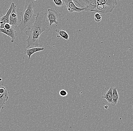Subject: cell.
<instances>
[{
    "label": "cell",
    "instance_id": "cell-18",
    "mask_svg": "<svg viewBox=\"0 0 133 131\" xmlns=\"http://www.w3.org/2000/svg\"><path fill=\"white\" fill-rule=\"evenodd\" d=\"M11 26L10 24H6L5 25L4 29L6 30H9L11 28Z\"/></svg>",
    "mask_w": 133,
    "mask_h": 131
},
{
    "label": "cell",
    "instance_id": "cell-5",
    "mask_svg": "<svg viewBox=\"0 0 133 131\" xmlns=\"http://www.w3.org/2000/svg\"><path fill=\"white\" fill-rule=\"evenodd\" d=\"M61 15L58 11L55 9H49L47 10V17L50 26L54 24H58V20Z\"/></svg>",
    "mask_w": 133,
    "mask_h": 131
},
{
    "label": "cell",
    "instance_id": "cell-3",
    "mask_svg": "<svg viewBox=\"0 0 133 131\" xmlns=\"http://www.w3.org/2000/svg\"><path fill=\"white\" fill-rule=\"evenodd\" d=\"M118 2L116 0L97 1V5L95 12L97 13H110L113 11Z\"/></svg>",
    "mask_w": 133,
    "mask_h": 131
},
{
    "label": "cell",
    "instance_id": "cell-14",
    "mask_svg": "<svg viewBox=\"0 0 133 131\" xmlns=\"http://www.w3.org/2000/svg\"><path fill=\"white\" fill-rule=\"evenodd\" d=\"M94 19L96 22H100L102 19V15H101L99 13H96L95 15Z\"/></svg>",
    "mask_w": 133,
    "mask_h": 131
},
{
    "label": "cell",
    "instance_id": "cell-7",
    "mask_svg": "<svg viewBox=\"0 0 133 131\" xmlns=\"http://www.w3.org/2000/svg\"><path fill=\"white\" fill-rule=\"evenodd\" d=\"M64 5L66 6L69 13H71L74 12H80L83 11H85V9H81L78 7L74 3V1L72 0H64L63 1Z\"/></svg>",
    "mask_w": 133,
    "mask_h": 131
},
{
    "label": "cell",
    "instance_id": "cell-4",
    "mask_svg": "<svg viewBox=\"0 0 133 131\" xmlns=\"http://www.w3.org/2000/svg\"><path fill=\"white\" fill-rule=\"evenodd\" d=\"M81 9H85V11L95 12L96 5V0H86V1H74Z\"/></svg>",
    "mask_w": 133,
    "mask_h": 131
},
{
    "label": "cell",
    "instance_id": "cell-13",
    "mask_svg": "<svg viewBox=\"0 0 133 131\" xmlns=\"http://www.w3.org/2000/svg\"><path fill=\"white\" fill-rule=\"evenodd\" d=\"M56 33L59 36L66 40H68L69 38V35L64 29H57L55 30Z\"/></svg>",
    "mask_w": 133,
    "mask_h": 131
},
{
    "label": "cell",
    "instance_id": "cell-15",
    "mask_svg": "<svg viewBox=\"0 0 133 131\" xmlns=\"http://www.w3.org/2000/svg\"><path fill=\"white\" fill-rule=\"evenodd\" d=\"M55 4L58 6H61L64 5V2L61 0H53Z\"/></svg>",
    "mask_w": 133,
    "mask_h": 131
},
{
    "label": "cell",
    "instance_id": "cell-1",
    "mask_svg": "<svg viewBox=\"0 0 133 131\" xmlns=\"http://www.w3.org/2000/svg\"><path fill=\"white\" fill-rule=\"evenodd\" d=\"M35 22L30 30L25 32L28 36L26 40L27 46L26 48L37 47L39 46L38 40L41 35L44 31L50 30L49 22L47 17V13L44 12L37 13Z\"/></svg>",
    "mask_w": 133,
    "mask_h": 131
},
{
    "label": "cell",
    "instance_id": "cell-8",
    "mask_svg": "<svg viewBox=\"0 0 133 131\" xmlns=\"http://www.w3.org/2000/svg\"><path fill=\"white\" fill-rule=\"evenodd\" d=\"M9 24L11 26H13L15 28H18V21L16 6L15 4L13 6L12 12L10 15Z\"/></svg>",
    "mask_w": 133,
    "mask_h": 131
},
{
    "label": "cell",
    "instance_id": "cell-10",
    "mask_svg": "<svg viewBox=\"0 0 133 131\" xmlns=\"http://www.w3.org/2000/svg\"><path fill=\"white\" fill-rule=\"evenodd\" d=\"M44 50V47H33L30 48H26L24 50V53L25 55L29 57V59L30 58L31 56L33 54L37 52L42 51Z\"/></svg>",
    "mask_w": 133,
    "mask_h": 131
},
{
    "label": "cell",
    "instance_id": "cell-21",
    "mask_svg": "<svg viewBox=\"0 0 133 131\" xmlns=\"http://www.w3.org/2000/svg\"><path fill=\"white\" fill-rule=\"evenodd\" d=\"M0 25H1V24H0Z\"/></svg>",
    "mask_w": 133,
    "mask_h": 131
},
{
    "label": "cell",
    "instance_id": "cell-20",
    "mask_svg": "<svg viewBox=\"0 0 133 131\" xmlns=\"http://www.w3.org/2000/svg\"><path fill=\"white\" fill-rule=\"evenodd\" d=\"M132 107H133V106H132Z\"/></svg>",
    "mask_w": 133,
    "mask_h": 131
},
{
    "label": "cell",
    "instance_id": "cell-9",
    "mask_svg": "<svg viewBox=\"0 0 133 131\" xmlns=\"http://www.w3.org/2000/svg\"><path fill=\"white\" fill-rule=\"evenodd\" d=\"M15 29V27L12 26L11 28L9 30L0 29V32L6 35L7 36L11 38V42L13 43L17 36V33Z\"/></svg>",
    "mask_w": 133,
    "mask_h": 131
},
{
    "label": "cell",
    "instance_id": "cell-2",
    "mask_svg": "<svg viewBox=\"0 0 133 131\" xmlns=\"http://www.w3.org/2000/svg\"><path fill=\"white\" fill-rule=\"evenodd\" d=\"M35 7V3L33 0L26 1L24 10L19 13L21 20L17 29L21 31L26 27H28V30H30L35 22L37 15L34 13L33 9Z\"/></svg>",
    "mask_w": 133,
    "mask_h": 131
},
{
    "label": "cell",
    "instance_id": "cell-19",
    "mask_svg": "<svg viewBox=\"0 0 133 131\" xmlns=\"http://www.w3.org/2000/svg\"><path fill=\"white\" fill-rule=\"evenodd\" d=\"M104 107V108H105V109H108V108H109V107H108V105H107V106H105Z\"/></svg>",
    "mask_w": 133,
    "mask_h": 131
},
{
    "label": "cell",
    "instance_id": "cell-11",
    "mask_svg": "<svg viewBox=\"0 0 133 131\" xmlns=\"http://www.w3.org/2000/svg\"><path fill=\"white\" fill-rule=\"evenodd\" d=\"M114 87H111L107 92L104 93L103 95L101 96V98L105 99L109 103L112 104L113 103V98H112V92H113Z\"/></svg>",
    "mask_w": 133,
    "mask_h": 131
},
{
    "label": "cell",
    "instance_id": "cell-16",
    "mask_svg": "<svg viewBox=\"0 0 133 131\" xmlns=\"http://www.w3.org/2000/svg\"><path fill=\"white\" fill-rule=\"evenodd\" d=\"M59 94L61 96L63 97L66 96L68 94V93L66 92V90H65V89L61 90L59 92Z\"/></svg>",
    "mask_w": 133,
    "mask_h": 131
},
{
    "label": "cell",
    "instance_id": "cell-17",
    "mask_svg": "<svg viewBox=\"0 0 133 131\" xmlns=\"http://www.w3.org/2000/svg\"><path fill=\"white\" fill-rule=\"evenodd\" d=\"M6 101L2 99H0V111L1 109L4 108V106L5 104Z\"/></svg>",
    "mask_w": 133,
    "mask_h": 131
},
{
    "label": "cell",
    "instance_id": "cell-12",
    "mask_svg": "<svg viewBox=\"0 0 133 131\" xmlns=\"http://www.w3.org/2000/svg\"><path fill=\"white\" fill-rule=\"evenodd\" d=\"M112 98H113V103L111 104V106L114 107L116 106L118 101L119 95L118 94L117 88L114 87L112 92Z\"/></svg>",
    "mask_w": 133,
    "mask_h": 131
},
{
    "label": "cell",
    "instance_id": "cell-6",
    "mask_svg": "<svg viewBox=\"0 0 133 131\" xmlns=\"http://www.w3.org/2000/svg\"><path fill=\"white\" fill-rule=\"evenodd\" d=\"M15 4L13 2L11 3L10 8L6 11L5 15L2 16L0 19V29H4L5 25L6 24H9V18L11 13L12 12L13 6Z\"/></svg>",
    "mask_w": 133,
    "mask_h": 131
}]
</instances>
